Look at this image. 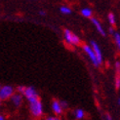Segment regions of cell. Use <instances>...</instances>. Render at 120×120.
<instances>
[{
    "mask_svg": "<svg viewBox=\"0 0 120 120\" xmlns=\"http://www.w3.org/2000/svg\"><path fill=\"white\" fill-rule=\"evenodd\" d=\"M46 14H47V13H46L45 11H40V12H39V15H40V16H46Z\"/></svg>",
    "mask_w": 120,
    "mask_h": 120,
    "instance_id": "obj_22",
    "label": "cell"
},
{
    "mask_svg": "<svg viewBox=\"0 0 120 120\" xmlns=\"http://www.w3.org/2000/svg\"><path fill=\"white\" fill-rule=\"evenodd\" d=\"M115 70H116V76H115L114 84L116 89H119L120 88V62L119 61L115 63Z\"/></svg>",
    "mask_w": 120,
    "mask_h": 120,
    "instance_id": "obj_11",
    "label": "cell"
},
{
    "mask_svg": "<svg viewBox=\"0 0 120 120\" xmlns=\"http://www.w3.org/2000/svg\"><path fill=\"white\" fill-rule=\"evenodd\" d=\"M114 32H115V30L113 29V27H109V33L111 34V35H113V34H114Z\"/></svg>",
    "mask_w": 120,
    "mask_h": 120,
    "instance_id": "obj_20",
    "label": "cell"
},
{
    "mask_svg": "<svg viewBox=\"0 0 120 120\" xmlns=\"http://www.w3.org/2000/svg\"><path fill=\"white\" fill-rule=\"evenodd\" d=\"M107 21H109V25L111 26H115L116 23V18H115V15L113 13H109V15H107Z\"/></svg>",
    "mask_w": 120,
    "mask_h": 120,
    "instance_id": "obj_15",
    "label": "cell"
},
{
    "mask_svg": "<svg viewBox=\"0 0 120 120\" xmlns=\"http://www.w3.org/2000/svg\"><path fill=\"white\" fill-rule=\"evenodd\" d=\"M112 36H113V40H114V43H115V45L117 47V49L120 51V33L115 31Z\"/></svg>",
    "mask_w": 120,
    "mask_h": 120,
    "instance_id": "obj_13",
    "label": "cell"
},
{
    "mask_svg": "<svg viewBox=\"0 0 120 120\" xmlns=\"http://www.w3.org/2000/svg\"><path fill=\"white\" fill-rule=\"evenodd\" d=\"M105 120H113V119L111 118V116L109 114H106L105 115Z\"/></svg>",
    "mask_w": 120,
    "mask_h": 120,
    "instance_id": "obj_21",
    "label": "cell"
},
{
    "mask_svg": "<svg viewBox=\"0 0 120 120\" xmlns=\"http://www.w3.org/2000/svg\"><path fill=\"white\" fill-rule=\"evenodd\" d=\"M1 86H2V85H1V84H0V88H1Z\"/></svg>",
    "mask_w": 120,
    "mask_h": 120,
    "instance_id": "obj_25",
    "label": "cell"
},
{
    "mask_svg": "<svg viewBox=\"0 0 120 120\" xmlns=\"http://www.w3.org/2000/svg\"><path fill=\"white\" fill-rule=\"evenodd\" d=\"M0 120H8V117L6 116V114H4V113L0 112Z\"/></svg>",
    "mask_w": 120,
    "mask_h": 120,
    "instance_id": "obj_19",
    "label": "cell"
},
{
    "mask_svg": "<svg viewBox=\"0 0 120 120\" xmlns=\"http://www.w3.org/2000/svg\"><path fill=\"white\" fill-rule=\"evenodd\" d=\"M91 22H92V25L94 26V27L96 28V30H97L101 35H103V36H105L106 32H105V30L103 25H101V22L97 19V18L92 17V18H91Z\"/></svg>",
    "mask_w": 120,
    "mask_h": 120,
    "instance_id": "obj_9",
    "label": "cell"
},
{
    "mask_svg": "<svg viewBox=\"0 0 120 120\" xmlns=\"http://www.w3.org/2000/svg\"><path fill=\"white\" fill-rule=\"evenodd\" d=\"M82 50H83L84 53H85V55L88 57V59L90 60V62L92 63V64L94 65V67L99 68L101 65V64L99 63L97 57H96V54H95V52L93 50V48L91 47V45H90V44H84V45H82Z\"/></svg>",
    "mask_w": 120,
    "mask_h": 120,
    "instance_id": "obj_4",
    "label": "cell"
},
{
    "mask_svg": "<svg viewBox=\"0 0 120 120\" xmlns=\"http://www.w3.org/2000/svg\"><path fill=\"white\" fill-rule=\"evenodd\" d=\"M60 12L63 15H70L72 11H71L70 7H68V6H61L60 7Z\"/></svg>",
    "mask_w": 120,
    "mask_h": 120,
    "instance_id": "obj_14",
    "label": "cell"
},
{
    "mask_svg": "<svg viewBox=\"0 0 120 120\" xmlns=\"http://www.w3.org/2000/svg\"><path fill=\"white\" fill-rule=\"evenodd\" d=\"M16 93V87L13 85H9V84H5L2 85L0 88V101L5 103V101H9L11 97Z\"/></svg>",
    "mask_w": 120,
    "mask_h": 120,
    "instance_id": "obj_3",
    "label": "cell"
},
{
    "mask_svg": "<svg viewBox=\"0 0 120 120\" xmlns=\"http://www.w3.org/2000/svg\"><path fill=\"white\" fill-rule=\"evenodd\" d=\"M73 114V117L75 120H83L84 118L86 117V112L85 110H84L83 109H80V107H78V109H75L72 112Z\"/></svg>",
    "mask_w": 120,
    "mask_h": 120,
    "instance_id": "obj_10",
    "label": "cell"
},
{
    "mask_svg": "<svg viewBox=\"0 0 120 120\" xmlns=\"http://www.w3.org/2000/svg\"><path fill=\"white\" fill-rule=\"evenodd\" d=\"M90 45H91V47L93 48V50L96 54V57H97L99 63L101 64L104 62V56H103V52H101V50L100 45L96 41H91L90 42Z\"/></svg>",
    "mask_w": 120,
    "mask_h": 120,
    "instance_id": "obj_8",
    "label": "cell"
},
{
    "mask_svg": "<svg viewBox=\"0 0 120 120\" xmlns=\"http://www.w3.org/2000/svg\"><path fill=\"white\" fill-rule=\"evenodd\" d=\"M63 37H64V43L70 47H76L81 44V39L79 38L78 35H76L74 32H72L68 28L64 29Z\"/></svg>",
    "mask_w": 120,
    "mask_h": 120,
    "instance_id": "obj_2",
    "label": "cell"
},
{
    "mask_svg": "<svg viewBox=\"0 0 120 120\" xmlns=\"http://www.w3.org/2000/svg\"><path fill=\"white\" fill-rule=\"evenodd\" d=\"M22 96L25 100L27 101H33L37 98H40L39 97V93L36 90V88L33 87V86H26L25 88V91L22 93Z\"/></svg>",
    "mask_w": 120,
    "mask_h": 120,
    "instance_id": "obj_5",
    "label": "cell"
},
{
    "mask_svg": "<svg viewBox=\"0 0 120 120\" xmlns=\"http://www.w3.org/2000/svg\"><path fill=\"white\" fill-rule=\"evenodd\" d=\"M50 107H51V110L53 112V114H55V115L62 116L64 114V112L63 106L61 105V101L58 100V99H53L52 100Z\"/></svg>",
    "mask_w": 120,
    "mask_h": 120,
    "instance_id": "obj_7",
    "label": "cell"
},
{
    "mask_svg": "<svg viewBox=\"0 0 120 120\" xmlns=\"http://www.w3.org/2000/svg\"><path fill=\"white\" fill-rule=\"evenodd\" d=\"M2 107H3V101H0V112H1V110H2Z\"/></svg>",
    "mask_w": 120,
    "mask_h": 120,
    "instance_id": "obj_23",
    "label": "cell"
},
{
    "mask_svg": "<svg viewBox=\"0 0 120 120\" xmlns=\"http://www.w3.org/2000/svg\"><path fill=\"white\" fill-rule=\"evenodd\" d=\"M60 101H61V105H62V106H63L64 110V111L68 110V109H69V104L68 103L67 101H64V100H60Z\"/></svg>",
    "mask_w": 120,
    "mask_h": 120,
    "instance_id": "obj_17",
    "label": "cell"
},
{
    "mask_svg": "<svg viewBox=\"0 0 120 120\" xmlns=\"http://www.w3.org/2000/svg\"><path fill=\"white\" fill-rule=\"evenodd\" d=\"M9 103H10L11 106L13 107L14 109H19L23 105V103H25V98H23L22 94H20V93L16 92L11 97V99L9 100Z\"/></svg>",
    "mask_w": 120,
    "mask_h": 120,
    "instance_id": "obj_6",
    "label": "cell"
},
{
    "mask_svg": "<svg viewBox=\"0 0 120 120\" xmlns=\"http://www.w3.org/2000/svg\"><path fill=\"white\" fill-rule=\"evenodd\" d=\"M28 105V112L30 117L34 120H40L45 116V107L43 101L40 98H37L33 101L27 103Z\"/></svg>",
    "mask_w": 120,
    "mask_h": 120,
    "instance_id": "obj_1",
    "label": "cell"
},
{
    "mask_svg": "<svg viewBox=\"0 0 120 120\" xmlns=\"http://www.w3.org/2000/svg\"><path fill=\"white\" fill-rule=\"evenodd\" d=\"M117 105L120 106V98H118V99H117Z\"/></svg>",
    "mask_w": 120,
    "mask_h": 120,
    "instance_id": "obj_24",
    "label": "cell"
},
{
    "mask_svg": "<svg viewBox=\"0 0 120 120\" xmlns=\"http://www.w3.org/2000/svg\"><path fill=\"white\" fill-rule=\"evenodd\" d=\"M25 88H26L25 85H18L16 87V92L17 93H20V94H22L23 91H25Z\"/></svg>",
    "mask_w": 120,
    "mask_h": 120,
    "instance_id": "obj_18",
    "label": "cell"
},
{
    "mask_svg": "<svg viewBox=\"0 0 120 120\" xmlns=\"http://www.w3.org/2000/svg\"><path fill=\"white\" fill-rule=\"evenodd\" d=\"M42 120H64L62 116H58L55 114H51V115H46L43 117Z\"/></svg>",
    "mask_w": 120,
    "mask_h": 120,
    "instance_id": "obj_16",
    "label": "cell"
},
{
    "mask_svg": "<svg viewBox=\"0 0 120 120\" xmlns=\"http://www.w3.org/2000/svg\"><path fill=\"white\" fill-rule=\"evenodd\" d=\"M81 15L84 17V18H87V19H91L92 16H93V11L92 9H90L88 7H85V8H82L81 11H80Z\"/></svg>",
    "mask_w": 120,
    "mask_h": 120,
    "instance_id": "obj_12",
    "label": "cell"
}]
</instances>
